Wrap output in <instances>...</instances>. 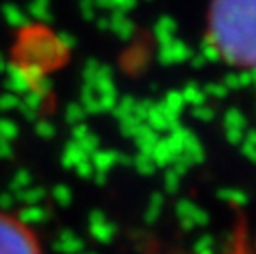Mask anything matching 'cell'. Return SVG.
<instances>
[{
	"label": "cell",
	"instance_id": "6da1fadb",
	"mask_svg": "<svg viewBox=\"0 0 256 254\" xmlns=\"http://www.w3.org/2000/svg\"><path fill=\"white\" fill-rule=\"evenodd\" d=\"M208 38L226 64L256 68V0H212Z\"/></svg>",
	"mask_w": 256,
	"mask_h": 254
},
{
	"label": "cell",
	"instance_id": "7a4b0ae2",
	"mask_svg": "<svg viewBox=\"0 0 256 254\" xmlns=\"http://www.w3.org/2000/svg\"><path fill=\"white\" fill-rule=\"evenodd\" d=\"M0 254H40L32 230L16 216L0 212Z\"/></svg>",
	"mask_w": 256,
	"mask_h": 254
}]
</instances>
